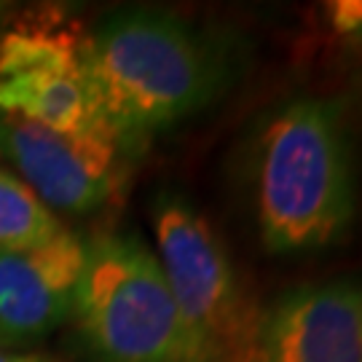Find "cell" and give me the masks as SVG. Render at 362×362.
Here are the masks:
<instances>
[{
	"label": "cell",
	"mask_w": 362,
	"mask_h": 362,
	"mask_svg": "<svg viewBox=\"0 0 362 362\" xmlns=\"http://www.w3.org/2000/svg\"><path fill=\"white\" fill-rule=\"evenodd\" d=\"M83 239L62 231L25 250H0V341L30 344L73 314Z\"/></svg>",
	"instance_id": "7"
},
{
	"label": "cell",
	"mask_w": 362,
	"mask_h": 362,
	"mask_svg": "<svg viewBox=\"0 0 362 362\" xmlns=\"http://www.w3.org/2000/svg\"><path fill=\"white\" fill-rule=\"evenodd\" d=\"M327 19L341 35H362V0L327 3Z\"/></svg>",
	"instance_id": "11"
},
{
	"label": "cell",
	"mask_w": 362,
	"mask_h": 362,
	"mask_svg": "<svg viewBox=\"0 0 362 362\" xmlns=\"http://www.w3.org/2000/svg\"><path fill=\"white\" fill-rule=\"evenodd\" d=\"M0 113H11L59 132H113L83 76V67L33 70L3 78Z\"/></svg>",
	"instance_id": "8"
},
{
	"label": "cell",
	"mask_w": 362,
	"mask_h": 362,
	"mask_svg": "<svg viewBox=\"0 0 362 362\" xmlns=\"http://www.w3.org/2000/svg\"><path fill=\"white\" fill-rule=\"evenodd\" d=\"M0 362H57L43 354H11V351H0Z\"/></svg>",
	"instance_id": "12"
},
{
	"label": "cell",
	"mask_w": 362,
	"mask_h": 362,
	"mask_svg": "<svg viewBox=\"0 0 362 362\" xmlns=\"http://www.w3.org/2000/svg\"><path fill=\"white\" fill-rule=\"evenodd\" d=\"M62 231L52 209L11 172L0 169V250H25Z\"/></svg>",
	"instance_id": "10"
},
{
	"label": "cell",
	"mask_w": 362,
	"mask_h": 362,
	"mask_svg": "<svg viewBox=\"0 0 362 362\" xmlns=\"http://www.w3.org/2000/svg\"><path fill=\"white\" fill-rule=\"evenodd\" d=\"M6 8H8V6H3V3H0V19L6 16Z\"/></svg>",
	"instance_id": "13"
},
{
	"label": "cell",
	"mask_w": 362,
	"mask_h": 362,
	"mask_svg": "<svg viewBox=\"0 0 362 362\" xmlns=\"http://www.w3.org/2000/svg\"><path fill=\"white\" fill-rule=\"evenodd\" d=\"M258 362H362V285L298 287L263 317Z\"/></svg>",
	"instance_id": "6"
},
{
	"label": "cell",
	"mask_w": 362,
	"mask_h": 362,
	"mask_svg": "<svg viewBox=\"0 0 362 362\" xmlns=\"http://www.w3.org/2000/svg\"><path fill=\"white\" fill-rule=\"evenodd\" d=\"M124 151L113 132H59L0 113V153L49 209L103 207L124 182Z\"/></svg>",
	"instance_id": "5"
},
{
	"label": "cell",
	"mask_w": 362,
	"mask_h": 362,
	"mask_svg": "<svg viewBox=\"0 0 362 362\" xmlns=\"http://www.w3.org/2000/svg\"><path fill=\"white\" fill-rule=\"evenodd\" d=\"M86 33L65 11L38 8L0 33V81L33 70H78Z\"/></svg>",
	"instance_id": "9"
},
{
	"label": "cell",
	"mask_w": 362,
	"mask_h": 362,
	"mask_svg": "<svg viewBox=\"0 0 362 362\" xmlns=\"http://www.w3.org/2000/svg\"><path fill=\"white\" fill-rule=\"evenodd\" d=\"M255 207L260 239L276 255L344 239L354 215V172L338 103L298 97L274 113L258 143Z\"/></svg>",
	"instance_id": "2"
},
{
	"label": "cell",
	"mask_w": 362,
	"mask_h": 362,
	"mask_svg": "<svg viewBox=\"0 0 362 362\" xmlns=\"http://www.w3.org/2000/svg\"><path fill=\"white\" fill-rule=\"evenodd\" d=\"M83 76L107 127L134 145L209 105L226 81V65L182 19L153 8L110 13L86 35Z\"/></svg>",
	"instance_id": "1"
},
{
	"label": "cell",
	"mask_w": 362,
	"mask_h": 362,
	"mask_svg": "<svg viewBox=\"0 0 362 362\" xmlns=\"http://www.w3.org/2000/svg\"><path fill=\"white\" fill-rule=\"evenodd\" d=\"M153 231L172 296L212 362H258L263 320L209 220L180 194L164 191L153 204Z\"/></svg>",
	"instance_id": "4"
},
{
	"label": "cell",
	"mask_w": 362,
	"mask_h": 362,
	"mask_svg": "<svg viewBox=\"0 0 362 362\" xmlns=\"http://www.w3.org/2000/svg\"><path fill=\"white\" fill-rule=\"evenodd\" d=\"M70 317L100 362H212L185 322L158 255L134 233L83 239Z\"/></svg>",
	"instance_id": "3"
}]
</instances>
